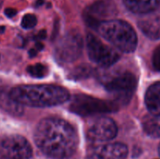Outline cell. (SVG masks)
<instances>
[{
	"instance_id": "21",
	"label": "cell",
	"mask_w": 160,
	"mask_h": 159,
	"mask_svg": "<svg viewBox=\"0 0 160 159\" xmlns=\"http://www.w3.org/2000/svg\"><path fill=\"white\" fill-rule=\"evenodd\" d=\"M5 15L6 16L9 18H12V17H15L16 14H17V11L15 9H12V8H6L5 9Z\"/></svg>"
},
{
	"instance_id": "12",
	"label": "cell",
	"mask_w": 160,
	"mask_h": 159,
	"mask_svg": "<svg viewBox=\"0 0 160 159\" xmlns=\"http://www.w3.org/2000/svg\"><path fill=\"white\" fill-rule=\"evenodd\" d=\"M138 26L147 37L152 39H160V12L141 20Z\"/></svg>"
},
{
	"instance_id": "20",
	"label": "cell",
	"mask_w": 160,
	"mask_h": 159,
	"mask_svg": "<svg viewBox=\"0 0 160 159\" xmlns=\"http://www.w3.org/2000/svg\"><path fill=\"white\" fill-rule=\"evenodd\" d=\"M152 65L156 70L160 71V45L156 48V50L153 52Z\"/></svg>"
},
{
	"instance_id": "11",
	"label": "cell",
	"mask_w": 160,
	"mask_h": 159,
	"mask_svg": "<svg viewBox=\"0 0 160 159\" xmlns=\"http://www.w3.org/2000/svg\"><path fill=\"white\" fill-rule=\"evenodd\" d=\"M116 12L117 9L112 3L96 2L85 9L84 19L88 26L97 29L100 23L109 20V17H113Z\"/></svg>"
},
{
	"instance_id": "1",
	"label": "cell",
	"mask_w": 160,
	"mask_h": 159,
	"mask_svg": "<svg viewBox=\"0 0 160 159\" xmlns=\"http://www.w3.org/2000/svg\"><path fill=\"white\" fill-rule=\"evenodd\" d=\"M34 142L47 157L64 159L70 157L78 146V136L67 121L58 118H46L38 124Z\"/></svg>"
},
{
	"instance_id": "9",
	"label": "cell",
	"mask_w": 160,
	"mask_h": 159,
	"mask_svg": "<svg viewBox=\"0 0 160 159\" xmlns=\"http://www.w3.org/2000/svg\"><path fill=\"white\" fill-rule=\"evenodd\" d=\"M117 126L115 122L108 117H98L92 120L86 130L88 140L93 143L107 142L115 138Z\"/></svg>"
},
{
	"instance_id": "2",
	"label": "cell",
	"mask_w": 160,
	"mask_h": 159,
	"mask_svg": "<svg viewBox=\"0 0 160 159\" xmlns=\"http://www.w3.org/2000/svg\"><path fill=\"white\" fill-rule=\"evenodd\" d=\"M9 94L21 105L34 108L59 105L70 98L67 89L50 84L17 86L9 90Z\"/></svg>"
},
{
	"instance_id": "16",
	"label": "cell",
	"mask_w": 160,
	"mask_h": 159,
	"mask_svg": "<svg viewBox=\"0 0 160 159\" xmlns=\"http://www.w3.org/2000/svg\"><path fill=\"white\" fill-rule=\"evenodd\" d=\"M0 106L5 111L13 115H20L23 112L21 104L14 101L9 94V92H2L0 94Z\"/></svg>"
},
{
	"instance_id": "18",
	"label": "cell",
	"mask_w": 160,
	"mask_h": 159,
	"mask_svg": "<svg viewBox=\"0 0 160 159\" xmlns=\"http://www.w3.org/2000/svg\"><path fill=\"white\" fill-rule=\"evenodd\" d=\"M27 71L30 76L34 78H43L48 73V69L46 65L42 63H35L28 65Z\"/></svg>"
},
{
	"instance_id": "10",
	"label": "cell",
	"mask_w": 160,
	"mask_h": 159,
	"mask_svg": "<svg viewBox=\"0 0 160 159\" xmlns=\"http://www.w3.org/2000/svg\"><path fill=\"white\" fill-rule=\"evenodd\" d=\"M128 147L122 143H107L90 147L85 159H126Z\"/></svg>"
},
{
	"instance_id": "15",
	"label": "cell",
	"mask_w": 160,
	"mask_h": 159,
	"mask_svg": "<svg viewBox=\"0 0 160 159\" xmlns=\"http://www.w3.org/2000/svg\"><path fill=\"white\" fill-rule=\"evenodd\" d=\"M144 131L150 137H160V115H146L142 121Z\"/></svg>"
},
{
	"instance_id": "14",
	"label": "cell",
	"mask_w": 160,
	"mask_h": 159,
	"mask_svg": "<svg viewBox=\"0 0 160 159\" xmlns=\"http://www.w3.org/2000/svg\"><path fill=\"white\" fill-rule=\"evenodd\" d=\"M145 101L152 115H160V82L152 84L145 93Z\"/></svg>"
},
{
	"instance_id": "5",
	"label": "cell",
	"mask_w": 160,
	"mask_h": 159,
	"mask_svg": "<svg viewBox=\"0 0 160 159\" xmlns=\"http://www.w3.org/2000/svg\"><path fill=\"white\" fill-rule=\"evenodd\" d=\"M69 108L73 113L87 117L114 112L117 110L118 105L112 101H105L84 94H78L71 98Z\"/></svg>"
},
{
	"instance_id": "6",
	"label": "cell",
	"mask_w": 160,
	"mask_h": 159,
	"mask_svg": "<svg viewBox=\"0 0 160 159\" xmlns=\"http://www.w3.org/2000/svg\"><path fill=\"white\" fill-rule=\"evenodd\" d=\"M83 51V40L76 31H70L64 34L57 41L54 49L56 61L67 64L76 61Z\"/></svg>"
},
{
	"instance_id": "3",
	"label": "cell",
	"mask_w": 160,
	"mask_h": 159,
	"mask_svg": "<svg viewBox=\"0 0 160 159\" xmlns=\"http://www.w3.org/2000/svg\"><path fill=\"white\" fill-rule=\"evenodd\" d=\"M96 30L103 38L123 52H133L137 48V34L132 26L124 20H106Z\"/></svg>"
},
{
	"instance_id": "24",
	"label": "cell",
	"mask_w": 160,
	"mask_h": 159,
	"mask_svg": "<svg viewBox=\"0 0 160 159\" xmlns=\"http://www.w3.org/2000/svg\"><path fill=\"white\" fill-rule=\"evenodd\" d=\"M159 154H160V144H159Z\"/></svg>"
},
{
	"instance_id": "19",
	"label": "cell",
	"mask_w": 160,
	"mask_h": 159,
	"mask_svg": "<svg viewBox=\"0 0 160 159\" xmlns=\"http://www.w3.org/2000/svg\"><path fill=\"white\" fill-rule=\"evenodd\" d=\"M37 24V17L35 15L28 13L24 15L21 20V26L26 30L32 29Z\"/></svg>"
},
{
	"instance_id": "13",
	"label": "cell",
	"mask_w": 160,
	"mask_h": 159,
	"mask_svg": "<svg viewBox=\"0 0 160 159\" xmlns=\"http://www.w3.org/2000/svg\"><path fill=\"white\" fill-rule=\"evenodd\" d=\"M123 3L134 13L148 14L159 7L160 0H123Z\"/></svg>"
},
{
	"instance_id": "23",
	"label": "cell",
	"mask_w": 160,
	"mask_h": 159,
	"mask_svg": "<svg viewBox=\"0 0 160 159\" xmlns=\"http://www.w3.org/2000/svg\"><path fill=\"white\" fill-rule=\"evenodd\" d=\"M2 0H0V8L2 7Z\"/></svg>"
},
{
	"instance_id": "22",
	"label": "cell",
	"mask_w": 160,
	"mask_h": 159,
	"mask_svg": "<svg viewBox=\"0 0 160 159\" xmlns=\"http://www.w3.org/2000/svg\"><path fill=\"white\" fill-rule=\"evenodd\" d=\"M43 3V0H38V1L37 2V5L38 6H39V5L42 4Z\"/></svg>"
},
{
	"instance_id": "8",
	"label": "cell",
	"mask_w": 160,
	"mask_h": 159,
	"mask_svg": "<svg viewBox=\"0 0 160 159\" xmlns=\"http://www.w3.org/2000/svg\"><path fill=\"white\" fill-rule=\"evenodd\" d=\"M32 153L30 143L20 135L8 136L0 142V154L5 159H30Z\"/></svg>"
},
{
	"instance_id": "4",
	"label": "cell",
	"mask_w": 160,
	"mask_h": 159,
	"mask_svg": "<svg viewBox=\"0 0 160 159\" xmlns=\"http://www.w3.org/2000/svg\"><path fill=\"white\" fill-rule=\"evenodd\" d=\"M100 81L117 105L128 104L137 87L136 76L125 70L106 72L100 76Z\"/></svg>"
},
{
	"instance_id": "7",
	"label": "cell",
	"mask_w": 160,
	"mask_h": 159,
	"mask_svg": "<svg viewBox=\"0 0 160 159\" xmlns=\"http://www.w3.org/2000/svg\"><path fill=\"white\" fill-rule=\"evenodd\" d=\"M86 47L89 59L99 66L107 68L120 59V55L116 50L106 45L92 34H88L86 37Z\"/></svg>"
},
{
	"instance_id": "17",
	"label": "cell",
	"mask_w": 160,
	"mask_h": 159,
	"mask_svg": "<svg viewBox=\"0 0 160 159\" xmlns=\"http://www.w3.org/2000/svg\"><path fill=\"white\" fill-rule=\"evenodd\" d=\"M92 73V69L86 64L78 65L70 73V78L72 80H82L89 77Z\"/></svg>"
}]
</instances>
